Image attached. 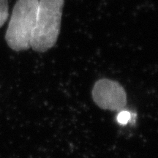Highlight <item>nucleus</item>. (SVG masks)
<instances>
[{"label": "nucleus", "instance_id": "obj_1", "mask_svg": "<svg viewBox=\"0 0 158 158\" xmlns=\"http://www.w3.org/2000/svg\"><path fill=\"white\" fill-rule=\"evenodd\" d=\"M64 0H38L31 48L37 52L50 50L60 34Z\"/></svg>", "mask_w": 158, "mask_h": 158}, {"label": "nucleus", "instance_id": "obj_2", "mask_svg": "<svg viewBox=\"0 0 158 158\" xmlns=\"http://www.w3.org/2000/svg\"><path fill=\"white\" fill-rule=\"evenodd\" d=\"M38 0H17L5 33L8 46L15 51L31 48Z\"/></svg>", "mask_w": 158, "mask_h": 158}, {"label": "nucleus", "instance_id": "obj_3", "mask_svg": "<svg viewBox=\"0 0 158 158\" xmlns=\"http://www.w3.org/2000/svg\"><path fill=\"white\" fill-rule=\"evenodd\" d=\"M92 97L95 104L103 110L120 111L127 105V93L121 84L108 78L94 83Z\"/></svg>", "mask_w": 158, "mask_h": 158}, {"label": "nucleus", "instance_id": "obj_4", "mask_svg": "<svg viewBox=\"0 0 158 158\" xmlns=\"http://www.w3.org/2000/svg\"><path fill=\"white\" fill-rule=\"evenodd\" d=\"M9 16V5L7 0H0V28L5 24Z\"/></svg>", "mask_w": 158, "mask_h": 158}, {"label": "nucleus", "instance_id": "obj_5", "mask_svg": "<svg viewBox=\"0 0 158 158\" xmlns=\"http://www.w3.org/2000/svg\"><path fill=\"white\" fill-rule=\"evenodd\" d=\"M131 119V114L127 110H120L117 116V121L118 124L122 125H125L128 123V122Z\"/></svg>", "mask_w": 158, "mask_h": 158}]
</instances>
